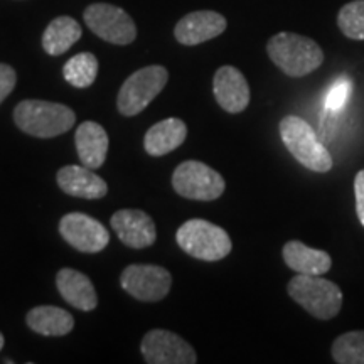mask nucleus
<instances>
[{
	"mask_svg": "<svg viewBox=\"0 0 364 364\" xmlns=\"http://www.w3.org/2000/svg\"><path fill=\"white\" fill-rule=\"evenodd\" d=\"M188 136V127L181 118H166L145 134L144 147L149 156L162 157L184 144Z\"/></svg>",
	"mask_w": 364,
	"mask_h": 364,
	"instance_id": "19",
	"label": "nucleus"
},
{
	"mask_svg": "<svg viewBox=\"0 0 364 364\" xmlns=\"http://www.w3.org/2000/svg\"><path fill=\"white\" fill-rule=\"evenodd\" d=\"M59 233L66 243L83 253H98L110 243L107 228L83 213H68L63 216L59 221Z\"/></svg>",
	"mask_w": 364,
	"mask_h": 364,
	"instance_id": "11",
	"label": "nucleus"
},
{
	"mask_svg": "<svg viewBox=\"0 0 364 364\" xmlns=\"http://www.w3.org/2000/svg\"><path fill=\"white\" fill-rule=\"evenodd\" d=\"M349 93H351V83H349L346 78L339 80L338 83L332 86L329 93H327L326 97L327 108H329V110H339V108L346 103V100H348Z\"/></svg>",
	"mask_w": 364,
	"mask_h": 364,
	"instance_id": "25",
	"label": "nucleus"
},
{
	"mask_svg": "<svg viewBox=\"0 0 364 364\" xmlns=\"http://www.w3.org/2000/svg\"><path fill=\"white\" fill-rule=\"evenodd\" d=\"M80 161L90 169H98L107 161L108 135L97 122H83L75 135Z\"/></svg>",
	"mask_w": 364,
	"mask_h": 364,
	"instance_id": "18",
	"label": "nucleus"
},
{
	"mask_svg": "<svg viewBox=\"0 0 364 364\" xmlns=\"http://www.w3.org/2000/svg\"><path fill=\"white\" fill-rule=\"evenodd\" d=\"M56 287L61 297L78 311L90 312L98 306V295L85 273L73 268H63L56 275Z\"/></svg>",
	"mask_w": 364,
	"mask_h": 364,
	"instance_id": "16",
	"label": "nucleus"
},
{
	"mask_svg": "<svg viewBox=\"0 0 364 364\" xmlns=\"http://www.w3.org/2000/svg\"><path fill=\"white\" fill-rule=\"evenodd\" d=\"M213 93L223 110L241 113L250 103V86L243 73L233 66H223L213 80Z\"/></svg>",
	"mask_w": 364,
	"mask_h": 364,
	"instance_id": "14",
	"label": "nucleus"
},
{
	"mask_svg": "<svg viewBox=\"0 0 364 364\" xmlns=\"http://www.w3.org/2000/svg\"><path fill=\"white\" fill-rule=\"evenodd\" d=\"M27 326L41 336H66L75 327V318L68 311L54 306H39L31 309L26 316Z\"/></svg>",
	"mask_w": 364,
	"mask_h": 364,
	"instance_id": "20",
	"label": "nucleus"
},
{
	"mask_svg": "<svg viewBox=\"0 0 364 364\" xmlns=\"http://www.w3.org/2000/svg\"><path fill=\"white\" fill-rule=\"evenodd\" d=\"M58 186L68 196L83 199H100L108 193V186L93 169L86 166H66L58 171Z\"/></svg>",
	"mask_w": 364,
	"mask_h": 364,
	"instance_id": "15",
	"label": "nucleus"
},
{
	"mask_svg": "<svg viewBox=\"0 0 364 364\" xmlns=\"http://www.w3.org/2000/svg\"><path fill=\"white\" fill-rule=\"evenodd\" d=\"M167 80L169 73L164 66H147L135 71L118 91V112L125 117L139 115L166 88Z\"/></svg>",
	"mask_w": 364,
	"mask_h": 364,
	"instance_id": "6",
	"label": "nucleus"
},
{
	"mask_svg": "<svg viewBox=\"0 0 364 364\" xmlns=\"http://www.w3.org/2000/svg\"><path fill=\"white\" fill-rule=\"evenodd\" d=\"M140 351L149 364H194L196 351L188 341L166 329L149 331L144 336Z\"/></svg>",
	"mask_w": 364,
	"mask_h": 364,
	"instance_id": "10",
	"label": "nucleus"
},
{
	"mask_svg": "<svg viewBox=\"0 0 364 364\" xmlns=\"http://www.w3.org/2000/svg\"><path fill=\"white\" fill-rule=\"evenodd\" d=\"M17 83L16 70L12 66L0 63V105L12 93Z\"/></svg>",
	"mask_w": 364,
	"mask_h": 364,
	"instance_id": "26",
	"label": "nucleus"
},
{
	"mask_svg": "<svg viewBox=\"0 0 364 364\" xmlns=\"http://www.w3.org/2000/svg\"><path fill=\"white\" fill-rule=\"evenodd\" d=\"M332 359L339 364H364V331H351L332 343Z\"/></svg>",
	"mask_w": 364,
	"mask_h": 364,
	"instance_id": "23",
	"label": "nucleus"
},
{
	"mask_svg": "<svg viewBox=\"0 0 364 364\" xmlns=\"http://www.w3.org/2000/svg\"><path fill=\"white\" fill-rule=\"evenodd\" d=\"M287 292L300 307L321 321L334 318L343 307V292L339 287L321 275L297 273L287 285Z\"/></svg>",
	"mask_w": 364,
	"mask_h": 364,
	"instance_id": "4",
	"label": "nucleus"
},
{
	"mask_svg": "<svg viewBox=\"0 0 364 364\" xmlns=\"http://www.w3.org/2000/svg\"><path fill=\"white\" fill-rule=\"evenodd\" d=\"M83 34L81 26L73 17H56L46 27L43 34V48L49 56H61L73 44H76Z\"/></svg>",
	"mask_w": 364,
	"mask_h": 364,
	"instance_id": "21",
	"label": "nucleus"
},
{
	"mask_svg": "<svg viewBox=\"0 0 364 364\" xmlns=\"http://www.w3.org/2000/svg\"><path fill=\"white\" fill-rule=\"evenodd\" d=\"M282 255H284L287 267L295 273H302V275H324L332 267L329 253L324 250L307 247L297 240L285 243Z\"/></svg>",
	"mask_w": 364,
	"mask_h": 364,
	"instance_id": "17",
	"label": "nucleus"
},
{
	"mask_svg": "<svg viewBox=\"0 0 364 364\" xmlns=\"http://www.w3.org/2000/svg\"><path fill=\"white\" fill-rule=\"evenodd\" d=\"M181 250L203 262H218L231 253L233 243L221 226L206 220H189L176 233Z\"/></svg>",
	"mask_w": 364,
	"mask_h": 364,
	"instance_id": "5",
	"label": "nucleus"
},
{
	"mask_svg": "<svg viewBox=\"0 0 364 364\" xmlns=\"http://www.w3.org/2000/svg\"><path fill=\"white\" fill-rule=\"evenodd\" d=\"M120 285L140 302H159L169 294L172 277L164 267L130 265L122 272Z\"/></svg>",
	"mask_w": 364,
	"mask_h": 364,
	"instance_id": "9",
	"label": "nucleus"
},
{
	"mask_svg": "<svg viewBox=\"0 0 364 364\" xmlns=\"http://www.w3.org/2000/svg\"><path fill=\"white\" fill-rule=\"evenodd\" d=\"M86 26L100 39L110 44L127 46L136 38V27L124 9L112 4H91L83 14Z\"/></svg>",
	"mask_w": 364,
	"mask_h": 364,
	"instance_id": "8",
	"label": "nucleus"
},
{
	"mask_svg": "<svg viewBox=\"0 0 364 364\" xmlns=\"http://www.w3.org/2000/svg\"><path fill=\"white\" fill-rule=\"evenodd\" d=\"M338 26L346 38L364 41V0L346 4L338 14Z\"/></svg>",
	"mask_w": 364,
	"mask_h": 364,
	"instance_id": "24",
	"label": "nucleus"
},
{
	"mask_svg": "<svg viewBox=\"0 0 364 364\" xmlns=\"http://www.w3.org/2000/svg\"><path fill=\"white\" fill-rule=\"evenodd\" d=\"M110 225L125 247L142 250L156 243V223L140 209H120L112 216Z\"/></svg>",
	"mask_w": 364,
	"mask_h": 364,
	"instance_id": "12",
	"label": "nucleus"
},
{
	"mask_svg": "<svg viewBox=\"0 0 364 364\" xmlns=\"http://www.w3.org/2000/svg\"><path fill=\"white\" fill-rule=\"evenodd\" d=\"M174 191L186 199L215 201L225 193L226 182L220 172L199 161H186L172 174Z\"/></svg>",
	"mask_w": 364,
	"mask_h": 364,
	"instance_id": "7",
	"label": "nucleus"
},
{
	"mask_svg": "<svg viewBox=\"0 0 364 364\" xmlns=\"http://www.w3.org/2000/svg\"><path fill=\"white\" fill-rule=\"evenodd\" d=\"M14 122L27 135L53 139L73 129L76 115L66 105L44 100H24L14 108Z\"/></svg>",
	"mask_w": 364,
	"mask_h": 364,
	"instance_id": "2",
	"label": "nucleus"
},
{
	"mask_svg": "<svg viewBox=\"0 0 364 364\" xmlns=\"http://www.w3.org/2000/svg\"><path fill=\"white\" fill-rule=\"evenodd\" d=\"M354 196H356V213L359 221L364 226V169L354 177Z\"/></svg>",
	"mask_w": 364,
	"mask_h": 364,
	"instance_id": "27",
	"label": "nucleus"
},
{
	"mask_svg": "<svg viewBox=\"0 0 364 364\" xmlns=\"http://www.w3.org/2000/svg\"><path fill=\"white\" fill-rule=\"evenodd\" d=\"M279 130L287 150L306 169L321 172V174H326L332 169L334 161H332L329 150L318 140L316 132L304 118L297 115L285 117L280 122Z\"/></svg>",
	"mask_w": 364,
	"mask_h": 364,
	"instance_id": "3",
	"label": "nucleus"
},
{
	"mask_svg": "<svg viewBox=\"0 0 364 364\" xmlns=\"http://www.w3.org/2000/svg\"><path fill=\"white\" fill-rule=\"evenodd\" d=\"M267 53L279 70L292 78L311 75L324 63V53L316 41L295 33H279L268 41Z\"/></svg>",
	"mask_w": 364,
	"mask_h": 364,
	"instance_id": "1",
	"label": "nucleus"
},
{
	"mask_svg": "<svg viewBox=\"0 0 364 364\" xmlns=\"http://www.w3.org/2000/svg\"><path fill=\"white\" fill-rule=\"evenodd\" d=\"M98 75V59L91 53H80L73 56L63 68V76L75 88H88Z\"/></svg>",
	"mask_w": 364,
	"mask_h": 364,
	"instance_id": "22",
	"label": "nucleus"
},
{
	"mask_svg": "<svg viewBox=\"0 0 364 364\" xmlns=\"http://www.w3.org/2000/svg\"><path fill=\"white\" fill-rule=\"evenodd\" d=\"M228 22L221 14L215 11H198L184 16L176 24L174 36L181 44L198 46L221 36Z\"/></svg>",
	"mask_w": 364,
	"mask_h": 364,
	"instance_id": "13",
	"label": "nucleus"
},
{
	"mask_svg": "<svg viewBox=\"0 0 364 364\" xmlns=\"http://www.w3.org/2000/svg\"><path fill=\"white\" fill-rule=\"evenodd\" d=\"M4 344H6V339H4V334H2V332H0V351H2Z\"/></svg>",
	"mask_w": 364,
	"mask_h": 364,
	"instance_id": "28",
	"label": "nucleus"
}]
</instances>
